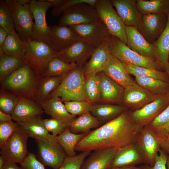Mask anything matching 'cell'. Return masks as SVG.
Here are the masks:
<instances>
[{
	"instance_id": "6da1fadb",
	"label": "cell",
	"mask_w": 169,
	"mask_h": 169,
	"mask_svg": "<svg viewBox=\"0 0 169 169\" xmlns=\"http://www.w3.org/2000/svg\"><path fill=\"white\" fill-rule=\"evenodd\" d=\"M126 110L115 118L86 134L75 147V151L119 150L137 142L143 127Z\"/></svg>"
},
{
	"instance_id": "7a4b0ae2",
	"label": "cell",
	"mask_w": 169,
	"mask_h": 169,
	"mask_svg": "<svg viewBox=\"0 0 169 169\" xmlns=\"http://www.w3.org/2000/svg\"><path fill=\"white\" fill-rule=\"evenodd\" d=\"M42 77L25 63L1 81V90L35 101Z\"/></svg>"
},
{
	"instance_id": "3957f363",
	"label": "cell",
	"mask_w": 169,
	"mask_h": 169,
	"mask_svg": "<svg viewBox=\"0 0 169 169\" xmlns=\"http://www.w3.org/2000/svg\"><path fill=\"white\" fill-rule=\"evenodd\" d=\"M84 67L77 65L64 75L59 86L49 98L58 97L64 102L88 101L84 90Z\"/></svg>"
},
{
	"instance_id": "277c9868",
	"label": "cell",
	"mask_w": 169,
	"mask_h": 169,
	"mask_svg": "<svg viewBox=\"0 0 169 169\" xmlns=\"http://www.w3.org/2000/svg\"><path fill=\"white\" fill-rule=\"evenodd\" d=\"M108 44L111 55L124 64L157 70L163 68L156 59L140 55L116 37L111 36Z\"/></svg>"
},
{
	"instance_id": "5b68a950",
	"label": "cell",
	"mask_w": 169,
	"mask_h": 169,
	"mask_svg": "<svg viewBox=\"0 0 169 169\" xmlns=\"http://www.w3.org/2000/svg\"><path fill=\"white\" fill-rule=\"evenodd\" d=\"M26 44V63L42 77L50 61L58 57V53L44 42L31 39Z\"/></svg>"
},
{
	"instance_id": "8992f818",
	"label": "cell",
	"mask_w": 169,
	"mask_h": 169,
	"mask_svg": "<svg viewBox=\"0 0 169 169\" xmlns=\"http://www.w3.org/2000/svg\"><path fill=\"white\" fill-rule=\"evenodd\" d=\"M95 6L100 18L111 35L119 38L127 45L126 26L114 8L111 0H97Z\"/></svg>"
},
{
	"instance_id": "52a82bcc",
	"label": "cell",
	"mask_w": 169,
	"mask_h": 169,
	"mask_svg": "<svg viewBox=\"0 0 169 169\" xmlns=\"http://www.w3.org/2000/svg\"><path fill=\"white\" fill-rule=\"evenodd\" d=\"M28 137L26 132L18 125L11 136L0 148V156L6 162L21 164L29 153L27 149Z\"/></svg>"
},
{
	"instance_id": "ba28073f",
	"label": "cell",
	"mask_w": 169,
	"mask_h": 169,
	"mask_svg": "<svg viewBox=\"0 0 169 169\" xmlns=\"http://www.w3.org/2000/svg\"><path fill=\"white\" fill-rule=\"evenodd\" d=\"M11 12L15 28L25 42L31 39L34 22L29 4L19 5L17 0H6Z\"/></svg>"
},
{
	"instance_id": "9c48e42d",
	"label": "cell",
	"mask_w": 169,
	"mask_h": 169,
	"mask_svg": "<svg viewBox=\"0 0 169 169\" xmlns=\"http://www.w3.org/2000/svg\"><path fill=\"white\" fill-rule=\"evenodd\" d=\"M100 19L95 6L82 3L69 8L62 13L59 25L69 26L92 22Z\"/></svg>"
},
{
	"instance_id": "30bf717a",
	"label": "cell",
	"mask_w": 169,
	"mask_h": 169,
	"mask_svg": "<svg viewBox=\"0 0 169 169\" xmlns=\"http://www.w3.org/2000/svg\"><path fill=\"white\" fill-rule=\"evenodd\" d=\"M162 139L155 128L148 125L144 127L137 142L143 154L145 164L153 166L156 155L161 149Z\"/></svg>"
},
{
	"instance_id": "8fae6325",
	"label": "cell",
	"mask_w": 169,
	"mask_h": 169,
	"mask_svg": "<svg viewBox=\"0 0 169 169\" xmlns=\"http://www.w3.org/2000/svg\"><path fill=\"white\" fill-rule=\"evenodd\" d=\"M38 159L44 166L58 169L67 156L62 147L55 140L35 139Z\"/></svg>"
},
{
	"instance_id": "7c38bea8",
	"label": "cell",
	"mask_w": 169,
	"mask_h": 169,
	"mask_svg": "<svg viewBox=\"0 0 169 169\" xmlns=\"http://www.w3.org/2000/svg\"><path fill=\"white\" fill-rule=\"evenodd\" d=\"M69 27L75 31L81 38L86 40L95 48L108 42L112 36L100 18L92 22Z\"/></svg>"
},
{
	"instance_id": "4fadbf2b",
	"label": "cell",
	"mask_w": 169,
	"mask_h": 169,
	"mask_svg": "<svg viewBox=\"0 0 169 169\" xmlns=\"http://www.w3.org/2000/svg\"><path fill=\"white\" fill-rule=\"evenodd\" d=\"M29 5L34 21L31 39L48 44L50 26L47 24L46 15L52 5L47 0L44 2L31 0Z\"/></svg>"
},
{
	"instance_id": "5bb4252c",
	"label": "cell",
	"mask_w": 169,
	"mask_h": 169,
	"mask_svg": "<svg viewBox=\"0 0 169 169\" xmlns=\"http://www.w3.org/2000/svg\"><path fill=\"white\" fill-rule=\"evenodd\" d=\"M169 105V92L159 95L152 102L131 112L133 120L142 127L149 124Z\"/></svg>"
},
{
	"instance_id": "9a60e30c",
	"label": "cell",
	"mask_w": 169,
	"mask_h": 169,
	"mask_svg": "<svg viewBox=\"0 0 169 169\" xmlns=\"http://www.w3.org/2000/svg\"><path fill=\"white\" fill-rule=\"evenodd\" d=\"M167 21L166 13H151L143 15L137 28L150 43L153 44L164 30Z\"/></svg>"
},
{
	"instance_id": "2e32d148",
	"label": "cell",
	"mask_w": 169,
	"mask_h": 169,
	"mask_svg": "<svg viewBox=\"0 0 169 169\" xmlns=\"http://www.w3.org/2000/svg\"><path fill=\"white\" fill-rule=\"evenodd\" d=\"M96 48L85 40L80 38L70 46L58 53V57L67 63H75L82 66L90 58Z\"/></svg>"
},
{
	"instance_id": "e0dca14e",
	"label": "cell",
	"mask_w": 169,
	"mask_h": 169,
	"mask_svg": "<svg viewBox=\"0 0 169 169\" xmlns=\"http://www.w3.org/2000/svg\"><path fill=\"white\" fill-rule=\"evenodd\" d=\"M80 38L69 26L54 25L50 26L48 44L57 53L67 48Z\"/></svg>"
},
{
	"instance_id": "ac0fdd59",
	"label": "cell",
	"mask_w": 169,
	"mask_h": 169,
	"mask_svg": "<svg viewBox=\"0 0 169 169\" xmlns=\"http://www.w3.org/2000/svg\"><path fill=\"white\" fill-rule=\"evenodd\" d=\"M158 95L136 84L124 89L122 99L127 106L135 110L152 102Z\"/></svg>"
},
{
	"instance_id": "d6986e66",
	"label": "cell",
	"mask_w": 169,
	"mask_h": 169,
	"mask_svg": "<svg viewBox=\"0 0 169 169\" xmlns=\"http://www.w3.org/2000/svg\"><path fill=\"white\" fill-rule=\"evenodd\" d=\"M145 163L144 157L137 142L118 151L109 169L136 166Z\"/></svg>"
},
{
	"instance_id": "ffe728a7",
	"label": "cell",
	"mask_w": 169,
	"mask_h": 169,
	"mask_svg": "<svg viewBox=\"0 0 169 169\" xmlns=\"http://www.w3.org/2000/svg\"><path fill=\"white\" fill-rule=\"evenodd\" d=\"M111 1L126 26L138 27L143 14L137 8L136 0H112Z\"/></svg>"
},
{
	"instance_id": "44dd1931",
	"label": "cell",
	"mask_w": 169,
	"mask_h": 169,
	"mask_svg": "<svg viewBox=\"0 0 169 169\" xmlns=\"http://www.w3.org/2000/svg\"><path fill=\"white\" fill-rule=\"evenodd\" d=\"M127 45L133 51L144 56L156 59L152 44L149 43L135 26H126Z\"/></svg>"
},
{
	"instance_id": "7402d4cb",
	"label": "cell",
	"mask_w": 169,
	"mask_h": 169,
	"mask_svg": "<svg viewBox=\"0 0 169 169\" xmlns=\"http://www.w3.org/2000/svg\"><path fill=\"white\" fill-rule=\"evenodd\" d=\"M46 114L50 115L66 125L69 127L76 116L67 110L61 99L58 97L49 98L39 104Z\"/></svg>"
},
{
	"instance_id": "603a6c76",
	"label": "cell",
	"mask_w": 169,
	"mask_h": 169,
	"mask_svg": "<svg viewBox=\"0 0 169 169\" xmlns=\"http://www.w3.org/2000/svg\"><path fill=\"white\" fill-rule=\"evenodd\" d=\"M103 72L124 89L137 84L130 76L124 64L113 56Z\"/></svg>"
},
{
	"instance_id": "cb8c5ba5",
	"label": "cell",
	"mask_w": 169,
	"mask_h": 169,
	"mask_svg": "<svg viewBox=\"0 0 169 169\" xmlns=\"http://www.w3.org/2000/svg\"><path fill=\"white\" fill-rule=\"evenodd\" d=\"M108 42L96 48L84 67V75L103 71L108 64L112 56L109 49Z\"/></svg>"
},
{
	"instance_id": "d4e9b609",
	"label": "cell",
	"mask_w": 169,
	"mask_h": 169,
	"mask_svg": "<svg viewBox=\"0 0 169 169\" xmlns=\"http://www.w3.org/2000/svg\"><path fill=\"white\" fill-rule=\"evenodd\" d=\"M44 111L40 105L33 100L20 97L18 103L11 115L16 122H21L37 115H41Z\"/></svg>"
},
{
	"instance_id": "484cf974",
	"label": "cell",
	"mask_w": 169,
	"mask_h": 169,
	"mask_svg": "<svg viewBox=\"0 0 169 169\" xmlns=\"http://www.w3.org/2000/svg\"><path fill=\"white\" fill-rule=\"evenodd\" d=\"M118 151L114 149L95 151L84 160L80 169H109Z\"/></svg>"
},
{
	"instance_id": "4316f807",
	"label": "cell",
	"mask_w": 169,
	"mask_h": 169,
	"mask_svg": "<svg viewBox=\"0 0 169 169\" xmlns=\"http://www.w3.org/2000/svg\"><path fill=\"white\" fill-rule=\"evenodd\" d=\"M26 132L29 137L35 139L52 140L54 136L49 133L41 115L31 117L23 121L16 122Z\"/></svg>"
},
{
	"instance_id": "83f0119b",
	"label": "cell",
	"mask_w": 169,
	"mask_h": 169,
	"mask_svg": "<svg viewBox=\"0 0 169 169\" xmlns=\"http://www.w3.org/2000/svg\"><path fill=\"white\" fill-rule=\"evenodd\" d=\"M101 84L100 100L104 102H118L123 96L124 88L105 75L103 72L98 73Z\"/></svg>"
},
{
	"instance_id": "f1b7e54d",
	"label": "cell",
	"mask_w": 169,
	"mask_h": 169,
	"mask_svg": "<svg viewBox=\"0 0 169 169\" xmlns=\"http://www.w3.org/2000/svg\"><path fill=\"white\" fill-rule=\"evenodd\" d=\"M167 23L164 30L152 44L156 59L162 66L169 63V12L167 13Z\"/></svg>"
},
{
	"instance_id": "f546056e",
	"label": "cell",
	"mask_w": 169,
	"mask_h": 169,
	"mask_svg": "<svg viewBox=\"0 0 169 169\" xmlns=\"http://www.w3.org/2000/svg\"><path fill=\"white\" fill-rule=\"evenodd\" d=\"M102 122L90 112L80 115L74 120L68 128L75 134H87L91 131V129L100 126Z\"/></svg>"
},
{
	"instance_id": "4dcf8cb0",
	"label": "cell",
	"mask_w": 169,
	"mask_h": 169,
	"mask_svg": "<svg viewBox=\"0 0 169 169\" xmlns=\"http://www.w3.org/2000/svg\"><path fill=\"white\" fill-rule=\"evenodd\" d=\"M64 75L42 77L37 90L35 101L39 104L49 98L59 86Z\"/></svg>"
},
{
	"instance_id": "1f68e13d",
	"label": "cell",
	"mask_w": 169,
	"mask_h": 169,
	"mask_svg": "<svg viewBox=\"0 0 169 169\" xmlns=\"http://www.w3.org/2000/svg\"><path fill=\"white\" fill-rule=\"evenodd\" d=\"M86 134H75L67 128L62 134L54 137L55 140L64 150L67 156L72 157L76 155L75 147Z\"/></svg>"
},
{
	"instance_id": "d6a6232c",
	"label": "cell",
	"mask_w": 169,
	"mask_h": 169,
	"mask_svg": "<svg viewBox=\"0 0 169 169\" xmlns=\"http://www.w3.org/2000/svg\"><path fill=\"white\" fill-rule=\"evenodd\" d=\"M127 110L124 106L107 104L93 105L91 113L101 122H107L115 118Z\"/></svg>"
},
{
	"instance_id": "836d02e7",
	"label": "cell",
	"mask_w": 169,
	"mask_h": 169,
	"mask_svg": "<svg viewBox=\"0 0 169 169\" xmlns=\"http://www.w3.org/2000/svg\"><path fill=\"white\" fill-rule=\"evenodd\" d=\"M2 47L6 55L24 57L26 42L15 31L9 33Z\"/></svg>"
},
{
	"instance_id": "e575fe53",
	"label": "cell",
	"mask_w": 169,
	"mask_h": 169,
	"mask_svg": "<svg viewBox=\"0 0 169 169\" xmlns=\"http://www.w3.org/2000/svg\"><path fill=\"white\" fill-rule=\"evenodd\" d=\"M84 90L87 100L92 103L99 101L101 97V84L98 73L84 75Z\"/></svg>"
},
{
	"instance_id": "d590c367",
	"label": "cell",
	"mask_w": 169,
	"mask_h": 169,
	"mask_svg": "<svg viewBox=\"0 0 169 169\" xmlns=\"http://www.w3.org/2000/svg\"><path fill=\"white\" fill-rule=\"evenodd\" d=\"M138 10L143 15L169 12V0H136Z\"/></svg>"
},
{
	"instance_id": "8d00e7d4",
	"label": "cell",
	"mask_w": 169,
	"mask_h": 169,
	"mask_svg": "<svg viewBox=\"0 0 169 169\" xmlns=\"http://www.w3.org/2000/svg\"><path fill=\"white\" fill-rule=\"evenodd\" d=\"M25 63L24 57L6 55L0 57V81Z\"/></svg>"
},
{
	"instance_id": "74e56055",
	"label": "cell",
	"mask_w": 169,
	"mask_h": 169,
	"mask_svg": "<svg viewBox=\"0 0 169 169\" xmlns=\"http://www.w3.org/2000/svg\"><path fill=\"white\" fill-rule=\"evenodd\" d=\"M136 83L156 95L169 92V82L151 77H135Z\"/></svg>"
},
{
	"instance_id": "f35d334b",
	"label": "cell",
	"mask_w": 169,
	"mask_h": 169,
	"mask_svg": "<svg viewBox=\"0 0 169 169\" xmlns=\"http://www.w3.org/2000/svg\"><path fill=\"white\" fill-rule=\"evenodd\" d=\"M124 64L128 73L135 77H151L169 82L168 75L165 71L162 72L155 69Z\"/></svg>"
},
{
	"instance_id": "ab89813d",
	"label": "cell",
	"mask_w": 169,
	"mask_h": 169,
	"mask_svg": "<svg viewBox=\"0 0 169 169\" xmlns=\"http://www.w3.org/2000/svg\"><path fill=\"white\" fill-rule=\"evenodd\" d=\"M77 66L74 62L67 63L58 57H55L50 61L42 77L64 75Z\"/></svg>"
},
{
	"instance_id": "60d3db41",
	"label": "cell",
	"mask_w": 169,
	"mask_h": 169,
	"mask_svg": "<svg viewBox=\"0 0 169 169\" xmlns=\"http://www.w3.org/2000/svg\"><path fill=\"white\" fill-rule=\"evenodd\" d=\"M20 97L7 91L1 90L0 110L11 115L18 103Z\"/></svg>"
},
{
	"instance_id": "b9f144b4",
	"label": "cell",
	"mask_w": 169,
	"mask_h": 169,
	"mask_svg": "<svg viewBox=\"0 0 169 169\" xmlns=\"http://www.w3.org/2000/svg\"><path fill=\"white\" fill-rule=\"evenodd\" d=\"M68 111L72 115L76 116L90 112L93 105L88 101H71L64 102Z\"/></svg>"
},
{
	"instance_id": "7bdbcfd3",
	"label": "cell",
	"mask_w": 169,
	"mask_h": 169,
	"mask_svg": "<svg viewBox=\"0 0 169 169\" xmlns=\"http://www.w3.org/2000/svg\"><path fill=\"white\" fill-rule=\"evenodd\" d=\"M0 26L9 33L15 31L12 14L5 0L0 1Z\"/></svg>"
},
{
	"instance_id": "ee69618b",
	"label": "cell",
	"mask_w": 169,
	"mask_h": 169,
	"mask_svg": "<svg viewBox=\"0 0 169 169\" xmlns=\"http://www.w3.org/2000/svg\"><path fill=\"white\" fill-rule=\"evenodd\" d=\"M91 152H82L72 157L66 156L58 169H80L85 158Z\"/></svg>"
},
{
	"instance_id": "f6af8a7d",
	"label": "cell",
	"mask_w": 169,
	"mask_h": 169,
	"mask_svg": "<svg viewBox=\"0 0 169 169\" xmlns=\"http://www.w3.org/2000/svg\"><path fill=\"white\" fill-rule=\"evenodd\" d=\"M18 126V124L12 120L0 122V148L7 142Z\"/></svg>"
},
{
	"instance_id": "bcb514c9",
	"label": "cell",
	"mask_w": 169,
	"mask_h": 169,
	"mask_svg": "<svg viewBox=\"0 0 169 169\" xmlns=\"http://www.w3.org/2000/svg\"><path fill=\"white\" fill-rule=\"evenodd\" d=\"M43 122L48 131L54 136L62 134L68 127L64 123L52 117L43 119Z\"/></svg>"
},
{
	"instance_id": "7dc6e473",
	"label": "cell",
	"mask_w": 169,
	"mask_h": 169,
	"mask_svg": "<svg viewBox=\"0 0 169 169\" xmlns=\"http://www.w3.org/2000/svg\"><path fill=\"white\" fill-rule=\"evenodd\" d=\"M97 0H66L59 8L53 9L51 12L52 15L54 17H58L62 15L66 9L71 7L80 3H86L95 6Z\"/></svg>"
},
{
	"instance_id": "c3c4849f",
	"label": "cell",
	"mask_w": 169,
	"mask_h": 169,
	"mask_svg": "<svg viewBox=\"0 0 169 169\" xmlns=\"http://www.w3.org/2000/svg\"><path fill=\"white\" fill-rule=\"evenodd\" d=\"M22 169H45L44 166L32 153H29L23 162L20 165Z\"/></svg>"
},
{
	"instance_id": "681fc988",
	"label": "cell",
	"mask_w": 169,
	"mask_h": 169,
	"mask_svg": "<svg viewBox=\"0 0 169 169\" xmlns=\"http://www.w3.org/2000/svg\"><path fill=\"white\" fill-rule=\"evenodd\" d=\"M167 156V154L161 149L155 157L154 165L151 166L146 164L144 166V169H167L166 162Z\"/></svg>"
},
{
	"instance_id": "f907efd6",
	"label": "cell",
	"mask_w": 169,
	"mask_h": 169,
	"mask_svg": "<svg viewBox=\"0 0 169 169\" xmlns=\"http://www.w3.org/2000/svg\"><path fill=\"white\" fill-rule=\"evenodd\" d=\"M169 123V105L149 124L153 127L159 128Z\"/></svg>"
},
{
	"instance_id": "816d5d0a",
	"label": "cell",
	"mask_w": 169,
	"mask_h": 169,
	"mask_svg": "<svg viewBox=\"0 0 169 169\" xmlns=\"http://www.w3.org/2000/svg\"><path fill=\"white\" fill-rule=\"evenodd\" d=\"M161 149L167 154H169V134L162 141Z\"/></svg>"
},
{
	"instance_id": "f5cc1de1",
	"label": "cell",
	"mask_w": 169,
	"mask_h": 169,
	"mask_svg": "<svg viewBox=\"0 0 169 169\" xmlns=\"http://www.w3.org/2000/svg\"><path fill=\"white\" fill-rule=\"evenodd\" d=\"M8 32L4 28L0 26V46H2L8 34Z\"/></svg>"
},
{
	"instance_id": "db71d44e",
	"label": "cell",
	"mask_w": 169,
	"mask_h": 169,
	"mask_svg": "<svg viewBox=\"0 0 169 169\" xmlns=\"http://www.w3.org/2000/svg\"><path fill=\"white\" fill-rule=\"evenodd\" d=\"M156 128L163 139L169 134V123L164 126Z\"/></svg>"
},
{
	"instance_id": "11a10c76",
	"label": "cell",
	"mask_w": 169,
	"mask_h": 169,
	"mask_svg": "<svg viewBox=\"0 0 169 169\" xmlns=\"http://www.w3.org/2000/svg\"><path fill=\"white\" fill-rule=\"evenodd\" d=\"M66 0H47L53 7V9L57 8L63 4Z\"/></svg>"
},
{
	"instance_id": "9f6ffc18",
	"label": "cell",
	"mask_w": 169,
	"mask_h": 169,
	"mask_svg": "<svg viewBox=\"0 0 169 169\" xmlns=\"http://www.w3.org/2000/svg\"><path fill=\"white\" fill-rule=\"evenodd\" d=\"M13 120L11 115L7 114L0 110V122L9 121Z\"/></svg>"
},
{
	"instance_id": "6f0895ef",
	"label": "cell",
	"mask_w": 169,
	"mask_h": 169,
	"mask_svg": "<svg viewBox=\"0 0 169 169\" xmlns=\"http://www.w3.org/2000/svg\"><path fill=\"white\" fill-rule=\"evenodd\" d=\"M2 169H22L21 167L18 166L16 163L6 162Z\"/></svg>"
},
{
	"instance_id": "680465c9",
	"label": "cell",
	"mask_w": 169,
	"mask_h": 169,
	"mask_svg": "<svg viewBox=\"0 0 169 169\" xmlns=\"http://www.w3.org/2000/svg\"><path fill=\"white\" fill-rule=\"evenodd\" d=\"M115 169H144V166H125Z\"/></svg>"
},
{
	"instance_id": "91938a15",
	"label": "cell",
	"mask_w": 169,
	"mask_h": 169,
	"mask_svg": "<svg viewBox=\"0 0 169 169\" xmlns=\"http://www.w3.org/2000/svg\"><path fill=\"white\" fill-rule=\"evenodd\" d=\"M31 0H17L18 3L21 6H24L27 4H29Z\"/></svg>"
},
{
	"instance_id": "94428289",
	"label": "cell",
	"mask_w": 169,
	"mask_h": 169,
	"mask_svg": "<svg viewBox=\"0 0 169 169\" xmlns=\"http://www.w3.org/2000/svg\"><path fill=\"white\" fill-rule=\"evenodd\" d=\"M6 161L1 156H0V169H2Z\"/></svg>"
},
{
	"instance_id": "6125c7cd",
	"label": "cell",
	"mask_w": 169,
	"mask_h": 169,
	"mask_svg": "<svg viewBox=\"0 0 169 169\" xmlns=\"http://www.w3.org/2000/svg\"><path fill=\"white\" fill-rule=\"evenodd\" d=\"M163 68L164 69L165 71L167 73L169 77V62L164 65L163 66Z\"/></svg>"
},
{
	"instance_id": "be15d7a7",
	"label": "cell",
	"mask_w": 169,
	"mask_h": 169,
	"mask_svg": "<svg viewBox=\"0 0 169 169\" xmlns=\"http://www.w3.org/2000/svg\"><path fill=\"white\" fill-rule=\"evenodd\" d=\"M4 55H5L4 54V51L2 47L0 46V57Z\"/></svg>"
},
{
	"instance_id": "e7e4bbea",
	"label": "cell",
	"mask_w": 169,
	"mask_h": 169,
	"mask_svg": "<svg viewBox=\"0 0 169 169\" xmlns=\"http://www.w3.org/2000/svg\"><path fill=\"white\" fill-rule=\"evenodd\" d=\"M166 167L167 169H169V155L168 156L167 159Z\"/></svg>"
},
{
	"instance_id": "03108f58",
	"label": "cell",
	"mask_w": 169,
	"mask_h": 169,
	"mask_svg": "<svg viewBox=\"0 0 169 169\" xmlns=\"http://www.w3.org/2000/svg\"><path fill=\"white\" fill-rule=\"evenodd\" d=\"M168 61H169V57Z\"/></svg>"
}]
</instances>
